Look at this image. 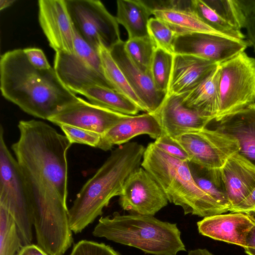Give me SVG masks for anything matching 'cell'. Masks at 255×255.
I'll return each mask as SVG.
<instances>
[{
	"label": "cell",
	"instance_id": "cell-14",
	"mask_svg": "<svg viewBox=\"0 0 255 255\" xmlns=\"http://www.w3.org/2000/svg\"><path fill=\"white\" fill-rule=\"evenodd\" d=\"M128 116L99 107L80 98L48 121L59 127L72 126L102 135Z\"/></svg>",
	"mask_w": 255,
	"mask_h": 255
},
{
	"label": "cell",
	"instance_id": "cell-23",
	"mask_svg": "<svg viewBox=\"0 0 255 255\" xmlns=\"http://www.w3.org/2000/svg\"><path fill=\"white\" fill-rule=\"evenodd\" d=\"M116 18L127 30L128 39L149 36L147 25L151 11L143 0H118Z\"/></svg>",
	"mask_w": 255,
	"mask_h": 255
},
{
	"label": "cell",
	"instance_id": "cell-10",
	"mask_svg": "<svg viewBox=\"0 0 255 255\" xmlns=\"http://www.w3.org/2000/svg\"><path fill=\"white\" fill-rule=\"evenodd\" d=\"M76 32L93 48L109 50L121 40L119 23L98 0H65Z\"/></svg>",
	"mask_w": 255,
	"mask_h": 255
},
{
	"label": "cell",
	"instance_id": "cell-39",
	"mask_svg": "<svg viewBox=\"0 0 255 255\" xmlns=\"http://www.w3.org/2000/svg\"><path fill=\"white\" fill-rule=\"evenodd\" d=\"M255 208V188L239 205L230 210L232 213L247 214Z\"/></svg>",
	"mask_w": 255,
	"mask_h": 255
},
{
	"label": "cell",
	"instance_id": "cell-24",
	"mask_svg": "<svg viewBox=\"0 0 255 255\" xmlns=\"http://www.w3.org/2000/svg\"><path fill=\"white\" fill-rule=\"evenodd\" d=\"M151 13L154 17L165 23L176 35L193 33L223 35L206 24L193 10L161 9L153 10Z\"/></svg>",
	"mask_w": 255,
	"mask_h": 255
},
{
	"label": "cell",
	"instance_id": "cell-43",
	"mask_svg": "<svg viewBox=\"0 0 255 255\" xmlns=\"http://www.w3.org/2000/svg\"><path fill=\"white\" fill-rule=\"evenodd\" d=\"M15 1L14 0H0V10H2L10 6Z\"/></svg>",
	"mask_w": 255,
	"mask_h": 255
},
{
	"label": "cell",
	"instance_id": "cell-16",
	"mask_svg": "<svg viewBox=\"0 0 255 255\" xmlns=\"http://www.w3.org/2000/svg\"><path fill=\"white\" fill-rule=\"evenodd\" d=\"M153 115L157 119L162 132L173 138L186 131L205 128L213 121L186 107L180 96L174 94L167 95Z\"/></svg>",
	"mask_w": 255,
	"mask_h": 255
},
{
	"label": "cell",
	"instance_id": "cell-18",
	"mask_svg": "<svg viewBox=\"0 0 255 255\" xmlns=\"http://www.w3.org/2000/svg\"><path fill=\"white\" fill-rule=\"evenodd\" d=\"M219 175L230 209L242 203L255 188V165L239 153L227 160Z\"/></svg>",
	"mask_w": 255,
	"mask_h": 255
},
{
	"label": "cell",
	"instance_id": "cell-27",
	"mask_svg": "<svg viewBox=\"0 0 255 255\" xmlns=\"http://www.w3.org/2000/svg\"><path fill=\"white\" fill-rule=\"evenodd\" d=\"M192 8L202 21L221 34L240 40L246 39V35L242 31L234 28L204 0H192Z\"/></svg>",
	"mask_w": 255,
	"mask_h": 255
},
{
	"label": "cell",
	"instance_id": "cell-32",
	"mask_svg": "<svg viewBox=\"0 0 255 255\" xmlns=\"http://www.w3.org/2000/svg\"><path fill=\"white\" fill-rule=\"evenodd\" d=\"M147 29L156 48L174 54L173 43L176 35L165 23L155 17H150Z\"/></svg>",
	"mask_w": 255,
	"mask_h": 255
},
{
	"label": "cell",
	"instance_id": "cell-22",
	"mask_svg": "<svg viewBox=\"0 0 255 255\" xmlns=\"http://www.w3.org/2000/svg\"><path fill=\"white\" fill-rule=\"evenodd\" d=\"M219 64L203 80L179 95L183 103L203 117L214 120L220 110Z\"/></svg>",
	"mask_w": 255,
	"mask_h": 255
},
{
	"label": "cell",
	"instance_id": "cell-45",
	"mask_svg": "<svg viewBox=\"0 0 255 255\" xmlns=\"http://www.w3.org/2000/svg\"><path fill=\"white\" fill-rule=\"evenodd\" d=\"M247 214L255 221V208L252 211L247 213Z\"/></svg>",
	"mask_w": 255,
	"mask_h": 255
},
{
	"label": "cell",
	"instance_id": "cell-42",
	"mask_svg": "<svg viewBox=\"0 0 255 255\" xmlns=\"http://www.w3.org/2000/svg\"><path fill=\"white\" fill-rule=\"evenodd\" d=\"M187 255H213L206 249H197L190 250Z\"/></svg>",
	"mask_w": 255,
	"mask_h": 255
},
{
	"label": "cell",
	"instance_id": "cell-8",
	"mask_svg": "<svg viewBox=\"0 0 255 255\" xmlns=\"http://www.w3.org/2000/svg\"><path fill=\"white\" fill-rule=\"evenodd\" d=\"M75 33L74 53H55L53 68L61 80L75 94L93 86L114 90L105 76L99 50L84 41L76 30Z\"/></svg>",
	"mask_w": 255,
	"mask_h": 255
},
{
	"label": "cell",
	"instance_id": "cell-5",
	"mask_svg": "<svg viewBox=\"0 0 255 255\" xmlns=\"http://www.w3.org/2000/svg\"><path fill=\"white\" fill-rule=\"evenodd\" d=\"M92 234L154 255H177L186 251L177 224L152 216L115 212L101 217Z\"/></svg>",
	"mask_w": 255,
	"mask_h": 255
},
{
	"label": "cell",
	"instance_id": "cell-44",
	"mask_svg": "<svg viewBox=\"0 0 255 255\" xmlns=\"http://www.w3.org/2000/svg\"><path fill=\"white\" fill-rule=\"evenodd\" d=\"M245 253L248 255H255V249L251 248H244Z\"/></svg>",
	"mask_w": 255,
	"mask_h": 255
},
{
	"label": "cell",
	"instance_id": "cell-29",
	"mask_svg": "<svg viewBox=\"0 0 255 255\" xmlns=\"http://www.w3.org/2000/svg\"><path fill=\"white\" fill-rule=\"evenodd\" d=\"M124 48L128 55L141 70L150 74L152 60L156 47L149 36L128 39L124 42Z\"/></svg>",
	"mask_w": 255,
	"mask_h": 255
},
{
	"label": "cell",
	"instance_id": "cell-40",
	"mask_svg": "<svg viewBox=\"0 0 255 255\" xmlns=\"http://www.w3.org/2000/svg\"><path fill=\"white\" fill-rule=\"evenodd\" d=\"M17 255H49L37 245L28 244L23 246Z\"/></svg>",
	"mask_w": 255,
	"mask_h": 255
},
{
	"label": "cell",
	"instance_id": "cell-6",
	"mask_svg": "<svg viewBox=\"0 0 255 255\" xmlns=\"http://www.w3.org/2000/svg\"><path fill=\"white\" fill-rule=\"evenodd\" d=\"M0 206L4 208L17 226L23 246L31 244L34 199L20 168L5 143L0 127Z\"/></svg>",
	"mask_w": 255,
	"mask_h": 255
},
{
	"label": "cell",
	"instance_id": "cell-15",
	"mask_svg": "<svg viewBox=\"0 0 255 255\" xmlns=\"http://www.w3.org/2000/svg\"><path fill=\"white\" fill-rule=\"evenodd\" d=\"M124 42L120 41L109 50L130 87L143 105L146 113L153 114L159 109L166 95L158 91L150 74L141 70L128 55Z\"/></svg>",
	"mask_w": 255,
	"mask_h": 255
},
{
	"label": "cell",
	"instance_id": "cell-1",
	"mask_svg": "<svg viewBox=\"0 0 255 255\" xmlns=\"http://www.w3.org/2000/svg\"><path fill=\"white\" fill-rule=\"evenodd\" d=\"M19 136L11 149L34 199L37 243L63 245L73 239L69 221L67 152L72 144L54 128L35 120L18 124Z\"/></svg>",
	"mask_w": 255,
	"mask_h": 255
},
{
	"label": "cell",
	"instance_id": "cell-7",
	"mask_svg": "<svg viewBox=\"0 0 255 255\" xmlns=\"http://www.w3.org/2000/svg\"><path fill=\"white\" fill-rule=\"evenodd\" d=\"M174 139L187 152L189 162L205 169L209 179L216 184L220 182V170L230 157L240 150L236 138L207 128L184 132Z\"/></svg>",
	"mask_w": 255,
	"mask_h": 255
},
{
	"label": "cell",
	"instance_id": "cell-13",
	"mask_svg": "<svg viewBox=\"0 0 255 255\" xmlns=\"http://www.w3.org/2000/svg\"><path fill=\"white\" fill-rule=\"evenodd\" d=\"M38 20L50 46L56 52H74L75 30L65 0L38 1Z\"/></svg>",
	"mask_w": 255,
	"mask_h": 255
},
{
	"label": "cell",
	"instance_id": "cell-34",
	"mask_svg": "<svg viewBox=\"0 0 255 255\" xmlns=\"http://www.w3.org/2000/svg\"><path fill=\"white\" fill-rule=\"evenodd\" d=\"M69 255H120L111 247L103 243L87 240L75 244Z\"/></svg>",
	"mask_w": 255,
	"mask_h": 255
},
{
	"label": "cell",
	"instance_id": "cell-17",
	"mask_svg": "<svg viewBox=\"0 0 255 255\" xmlns=\"http://www.w3.org/2000/svg\"><path fill=\"white\" fill-rule=\"evenodd\" d=\"M254 224L253 219L243 213L206 217L197 223L202 235L243 248L246 247V238Z\"/></svg>",
	"mask_w": 255,
	"mask_h": 255
},
{
	"label": "cell",
	"instance_id": "cell-28",
	"mask_svg": "<svg viewBox=\"0 0 255 255\" xmlns=\"http://www.w3.org/2000/svg\"><path fill=\"white\" fill-rule=\"evenodd\" d=\"M23 247L15 221L0 206V255H17Z\"/></svg>",
	"mask_w": 255,
	"mask_h": 255
},
{
	"label": "cell",
	"instance_id": "cell-30",
	"mask_svg": "<svg viewBox=\"0 0 255 255\" xmlns=\"http://www.w3.org/2000/svg\"><path fill=\"white\" fill-rule=\"evenodd\" d=\"M173 55L156 48L150 68L151 76L156 89L166 95L172 72Z\"/></svg>",
	"mask_w": 255,
	"mask_h": 255
},
{
	"label": "cell",
	"instance_id": "cell-33",
	"mask_svg": "<svg viewBox=\"0 0 255 255\" xmlns=\"http://www.w3.org/2000/svg\"><path fill=\"white\" fill-rule=\"evenodd\" d=\"M65 135L72 143L86 144L98 147L102 135L97 132L72 126H60Z\"/></svg>",
	"mask_w": 255,
	"mask_h": 255
},
{
	"label": "cell",
	"instance_id": "cell-4",
	"mask_svg": "<svg viewBox=\"0 0 255 255\" xmlns=\"http://www.w3.org/2000/svg\"><path fill=\"white\" fill-rule=\"evenodd\" d=\"M189 163L151 142L145 147L141 165L158 183L168 201L182 207L185 215L205 218L228 212L197 185Z\"/></svg>",
	"mask_w": 255,
	"mask_h": 255
},
{
	"label": "cell",
	"instance_id": "cell-11",
	"mask_svg": "<svg viewBox=\"0 0 255 255\" xmlns=\"http://www.w3.org/2000/svg\"><path fill=\"white\" fill-rule=\"evenodd\" d=\"M119 196V204L124 210L142 215L154 216L168 202L160 185L142 167L128 176Z\"/></svg>",
	"mask_w": 255,
	"mask_h": 255
},
{
	"label": "cell",
	"instance_id": "cell-35",
	"mask_svg": "<svg viewBox=\"0 0 255 255\" xmlns=\"http://www.w3.org/2000/svg\"><path fill=\"white\" fill-rule=\"evenodd\" d=\"M160 150L179 160L189 162V156L181 144L174 138L163 132L154 142Z\"/></svg>",
	"mask_w": 255,
	"mask_h": 255
},
{
	"label": "cell",
	"instance_id": "cell-25",
	"mask_svg": "<svg viewBox=\"0 0 255 255\" xmlns=\"http://www.w3.org/2000/svg\"><path fill=\"white\" fill-rule=\"evenodd\" d=\"M79 94L94 105L122 114L134 116L140 111L128 98L108 88L93 86L83 90Z\"/></svg>",
	"mask_w": 255,
	"mask_h": 255
},
{
	"label": "cell",
	"instance_id": "cell-2",
	"mask_svg": "<svg viewBox=\"0 0 255 255\" xmlns=\"http://www.w3.org/2000/svg\"><path fill=\"white\" fill-rule=\"evenodd\" d=\"M0 89L6 100L25 113L46 120L80 98L65 86L54 68H35L21 49L1 55Z\"/></svg>",
	"mask_w": 255,
	"mask_h": 255
},
{
	"label": "cell",
	"instance_id": "cell-9",
	"mask_svg": "<svg viewBox=\"0 0 255 255\" xmlns=\"http://www.w3.org/2000/svg\"><path fill=\"white\" fill-rule=\"evenodd\" d=\"M217 120L255 103V59L243 52L219 64Z\"/></svg>",
	"mask_w": 255,
	"mask_h": 255
},
{
	"label": "cell",
	"instance_id": "cell-20",
	"mask_svg": "<svg viewBox=\"0 0 255 255\" xmlns=\"http://www.w3.org/2000/svg\"><path fill=\"white\" fill-rule=\"evenodd\" d=\"M162 132L160 125L153 114L146 113L141 115H128L102 135L98 148L108 151L115 145L125 144L132 138L141 134H147L155 140Z\"/></svg>",
	"mask_w": 255,
	"mask_h": 255
},
{
	"label": "cell",
	"instance_id": "cell-31",
	"mask_svg": "<svg viewBox=\"0 0 255 255\" xmlns=\"http://www.w3.org/2000/svg\"><path fill=\"white\" fill-rule=\"evenodd\" d=\"M204 2L234 28L242 31L245 18L238 0H204Z\"/></svg>",
	"mask_w": 255,
	"mask_h": 255
},
{
	"label": "cell",
	"instance_id": "cell-3",
	"mask_svg": "<svg viewBox=\"0 0 255 255\" xmlns=\"http://www.w3.org/2000/svg\"><path fill=\"white\" fill-rule=\"evenodd\" d=\"M145 147L128 142L113 150L95 174L82 186L69 209L70 228L81 233L103 213L111 200L120 196L128 176L139 167Z\"/></svg>",
	"mask_w": 255,
	"mask_h": 255
},
{
	"label": "cell",
	"instance_id": "cell-36",
	"mask_svg": "<svg viewBox=\"0 0 255 255\" xmlns=\"http://www.w3.org/2000/svg\"><path fill=\"white\" fill-rule=\"evenodd\" d=\"M245 18L246 40L255 53V0H238Z\"/></svg>",
	"mask_w": 255,
	"mask_h": 255
},
{
	"label": "cell",
	"instance_id": "cell-41",
	"mask_svg": "<svg viewBox=\"0 0 255 255\" xmlns=\"http://www.w3.org/2000/svg\"><path fill=\"white\" fill-rule=\"evenodd\" d=\"M253 220L254 224L247 235L246 248L255 249V221Z\"/></svg>",
	"mask_w": 255,
	"mask_h": 255
},
{
	"label": "cell",
	"instance_id": "cell-26",
	"mask_svg": "<svg viewBox=\"0 0 255 255\" xmlns=\"http://www.w3.org/2000/svg\"><path fill=\"white\" fill-rule=\"evenodd\" d=\"M98 50L105 76L114 90L131 101L140 111L146 113L143 105L113 59L110 51L102 45L100 46Z\"/></svg>",
	"mask_w": 255,
	"mask_h": 255
},
{
	"label": "cell",
	"instance_id": "cell-19",
	"mask_svg": "<svg viewBox=\"0 0 255 255\" xmlns=\"http://www.w3.org/2000/svg\"><path fill=\"white\" fill-rule=\"evenodd\" d=\"M213 121V129L236 138L239 153L255 165V103Z\"/></svg>",
	"mask_w": 255,
	"mask_h": 255
},
{
	"label": "cell",
	"instance_id": "cell-21",
	"mask_svg": "<svg viewBox=\"0 0 255 255\" xmlns=\"http://www.w3.org/2000/svg\"><path fill=\"white\" fill-rule=\"evenodd\" d=\"M219 64L196 56L174 54L167 95H180L203 80Z\"/></svg>",
	"mask_w": 255,
	"mask_h": 255
},
{
	"label": "cell",
	"instance_id": "cell-38",
	"mask_svg": "<svg viewBox=\"0 0 255 255\" xmlns=\"http://www.w3.org/2000/svg\"><path fill=\"white\" fill-rule=\"evenodd\" d=\"M23 50L29 63L35 68L39 70H47L52 67L41 49L28 47Z\"/></svg>",
	"mask_w": 255,
	"mask_h": 255
},
{
	"label": "cell",
	"instance_id": "cell-37",
	"mask_svg": "<svg viewBox=\"0 0 255 255\" xmlns=\"http://www.w3.org/2000/svg\"><path fill=\"white\" fill-rule=\"evenodd\" d=\"M193 175V177L200 188L212 197L220 205L230 211L231 205L228 197L223 189H221L209 178Z\"/></svg>",
	"mask_w": 255,
	"mask_h": 255
},
{
	"label": "cell",
	"instance_id": "cell-12",
	"mask_svg": "<svg viewBox=\"0 0 255 255\" xmlns=\"http://www.w3.org/2000/svg\"><path fill=\"white\" fill-rule=\"evenodd\" d=\"M250 46L246 39L206 33L176 35L173 43L174 54L192 55L218 64L245 52Z\"/></svg>",
	"mask_w": 255,
	"mask_h": 255
}]
</instances>
